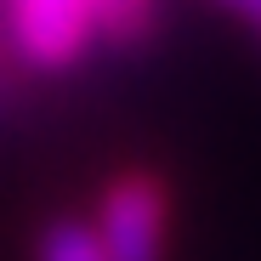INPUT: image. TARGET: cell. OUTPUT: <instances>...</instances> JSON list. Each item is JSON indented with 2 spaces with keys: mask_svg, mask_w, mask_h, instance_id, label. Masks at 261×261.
I'll return each mask as SVG.
<instances>
[{
  "mask_svg": "<svg viewBox=\"0 0 261 261\" xmlns=\"http://www.w3.org/2000/svg\"><path fill=\"white\" fill-rule=\"evenodd\" d=\"M0 12H6V40L17 63L34 74H63L97 46L91 0H0Z\"/></svg>",
  "mask_w": 261,
  "mask_h": 261,
  "instance_id": "7a4b0ae2",
  "label": "cell"
},
{
  "mask_svg": "<svg viewBox=\"0 0 261 261\" xmlns=\"http://www.w3.org/2000/svg\"><path fill=\"white\" fill-rule=\"evenodd\" d=\"M97 239L108 261H165L170 250V188L159 170L130 165L97 193Z\"/></svg>",
  "mask_w": 261,
  "mask_h": 261,
  "instance_id": "6da1fadb",
  "label": "cell"
},
{
  "mask_svg": "<svg viewBox=\"0 0 261 261\" xmlns=\"http://www.w3.org/2000/svg\"><path fill=\"white\" fill-rule=\"evenodd\" d=\"M210 6H222V12H233V17H244V23L261 29V0H210Z\"/></svg>",
  "mask_w": 261,
  "mask_h": 261,
  "instance_id": "277c9868",
  "label": "cell"
},
{
  "mask_svg": "<svg viewBox=\"0 0 261 261\" xmlns=\"http://www.w3.org/2000/svg\"><path fill=\"white\" fill-rule=\"evenodd\" d=\"M34 261H108V255H102L97 227L74 222V216H57V222L40 227V239H34Z\"/></svg>",
  "mask_w": 261,
  "mask_h": 261,
  "instance_id": "3957f363",
  "label": "cell"
}]
</instances>
